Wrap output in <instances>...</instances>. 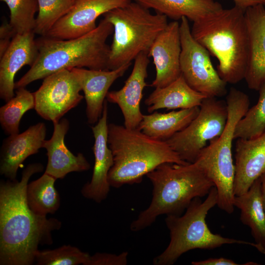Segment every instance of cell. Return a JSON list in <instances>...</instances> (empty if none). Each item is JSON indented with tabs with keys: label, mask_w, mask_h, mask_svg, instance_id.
<instances>
[{
	"label": "cell",
	"mask_w": 265,
	"mask_h": 265,
	"mask_svg": "<svg viewBox=\"0 0 265 265\" xmlns=\"http://www.w3.org/2000/svg\"><path fill=\"white\" fill-rule=\"evenodd\" d=\"M113 32L112 25L104 18L92 31L81 36L59 39L46 36L36 40L38 53L30 69L15 83V89L63 69L86 68L108 70L110 46L108 37Z\"/></svg>",
	"instance_id": "7a4b0ae2"
},
{
	"label": "cell",
	"mask_w": 265,
	"mask_h": 265,
	"mask_svg": "<svg viewBox=\"0 0 265 265\" xmlns=\"http://www.w3.org/2000/svg\"><path fill=\"white\" fill-rule=\"evenodd\" d=\"M260 177L247 192L235 196L234 205L240 211V219L251 229L256 249L265 255V212L261 197Z\"/></svg>",
	"instance_id": "cb8c5ba5"
},
{
	"label": "cell",
	"mask_w": 265,
	"mask_h": 265,
	"mask_svg": "<svg viewBox=\"0 0 265 265\" xmlns=\"http://www.w3.org/2000/svg\"><path fill=\"white\" fill-rule=\"evenodd\" d=\"M148 9L174 21L186 17L193 22L221 11L222 5L214 0H134Z\"/></svg>",
	"instance_id": "603a6c76"
},
{
	"label": "cell",
	"mask_w": 265,
	"mask_h": 265,
	"mask_svg": "<svg viewBox=\"0 0 265 265\" xmlns=\"http://www.w3.org/2000/svg\"><path fill=\"white\" fill-rule=\"evenodd\" d=\"M261 197L263 208L265 212V173H264L261 177Z\"/></svg>",
	"instance_id": "d590c367"
},
{
	"label": "cell",
	"mask_w": 265,
	"mask_h": 265,
	"mask_svg": "<svg viewBox=\"0 0 265 265\" xmlns=\"http://www.w3.org/2000/svg\"><path fill=\"white\" fill-rule=\"evenodd\" d=\"M237 6L245 10L247 8L258 4L265 5V0H233Z\"/></svg>",
	"instance_id": "e575fe53"
},
{
	"label": "cell",
	"mask_w": 265,
	"mask_h": 265,
	"mask_svg": "<svg viewBox=\"0 0 265 265\" xmlns=\"http://www.w3.org/2000/svg\"><path fill=\"white\" fill-rule=\"evenodd\" d=\"M17 89L15 96L0 108V125L8 135L19 133L20 122L24 114L35 107L33 93L25 87Z\"/></svg>",
	"instance_id": "4316f807"
},
{
	"label": "cell",
	"mask_w": 265,
	"mask_h": 265,
	"mask_svg": "<svg viewBox=\"0 0 265 265\" xmlns=\"http://www.w3.org/2000/svg\"><path fill=\"white\" fill-rule=\"evenodd\" d=\"M245 11L234 6L193 22V38L218 61L217 73L227 83L244 79L248 55Z\"/></svg>",
	"instance_id": "5b68a950"
},
{
	"label": "cell",
	"mask_w": 265,
	"mask_h": 265,
	"mask_svg": "<svg viewBox=\"0 0 265 265\" xmlns=\"http://www.w3.org/2000/svg\"><path fill=\"white\" fill-rule=\"evenodd\" d=\"M46 133L45 123L39 122L4 139L0 153V174L10 180H16L19 167L25 160L43 148Z\"/></svg>",
	"instance_id": "2e32d148"
},
{
	"label": "cell",
	"mask_w": 265,
	"mask_h": 265,
	"mask_svg": "<svg viewBox=\"0 0 265 265\" xmlns=\"http://www.w3.org/2000/svg\"><path fill=\"white\" fill-rule=\"evenodd\" d=\"M235 152L234 191L239 196L265 173V131L255 138L237 139Z\"/></svg>",
	"instance_id": "ffe728a7"
},
{
	"label": "cell",
	"mask_w": 265,
	"mask_h": 265,
	"mask_svg": "<svg viewBox=\"0 0 265 265\" xmlns=\"http://www.w3.org/2000/svg\"><path fill=\"white\" fill-rule=\"evenodd\" d=\"M228 117L222 134L209 141L193 163L212 182L218 194L217 205L231 213L234 210L235 167L232 153L234 131L238 121L249 109L247 95L234 87L226 97Z\"/></svg>",
	"instance_id": "8992f818"
},
{
	"label": "cell",
	"mask_w": 265,
	"mask_h": 265,
	"mask_svg": "<svg viewBox=\"0 0 265 265\" xmlns=\"http://www.w3.org/2000/svg\"><path fill=\"white\" fill-rule=\"evenodd\" d=\"M131 63L114 70H95L74 68V74L83 92L86 103V114L90 124L97 123L101 117L108 90L113 83L123 76Z\"/></svg>",
	"instance_id": "e0dca14e"
},
{
	"label": "cell",
	"mask_w": 265,
	"mask_h": 265,
	"mask_svg": "<svg viewBox=\"0 0 265 265\" xmlns=\"http://www.w3.org/2000/svg\"><path fill=\"white\" fill-rule=\"evenodd\" d=\"M16 34L9 23L2 24L0 27V57L6 52Z\"/></svg>",
	"instance_id": "d6a6232c"
},
{
	"label": "cell",
	"mask_w": 265,
	"mask_h": 265,
	"mask_svg": "<svg viewBox=\"0 0 265 265\" xmlns=\"http://www.w3.org/2000/svg\"><path fill=\"white\" fill-rule=\"evenodd\" d=\"M56 179L44 173L40 178L28 183L26 198L30 209L35 213L45 216L53 214L60 205L59 194L55 189Z\"/></svg>",
	"instance_id": "484cf974"
},
{
	"label": "cell",
	"mask_w": 265,
	"mask_h": 265,
	"mask_svg": "<svg viewBox=\"0 0 265 265\" xmlns=\"http://www.w3.org/2000/svg\"><path fill=\"white\" fill-rule=\"evenodd\" d=\"M90 257L76 247L64 245L52 250H38L35 263L38 265H87Z\"/></svg>",
	"instance_id": "4dcf8cb0"
},
{
	"label": "cell",
	"mask_w": 265,
	"mask_h": 265,
	"mask_svg": "<svg viewBox=\"0 0 265 265\" xmlns=\"http://www.w3.org/2000/svg\"><path fill=\"white\" fill-rule=\"evenodd\" d=\"M218 194L213 186L202 201L194 198L182 215H168L165 221L170 240L166 249L153 260L155 265H172L184 253L195 249L211 250L228 244H241L256 248L255 243L224 237L213 233L206 218L209 211L217 205Z\"/></svg>",
	"instance_id": "52a82bcc"
},
{
	"label": "cell",
	"mask_w": 265,
	"mask_h": 265,
	"mask_svg": "<svg viewBox=\"0 0 265 265\" xmlns=\"http://www.w3.org/2000/svg\"><path fill=\"white\" fill-rule=\"evenodd\" d=\"M81 91L70 70H59L45 77L40 87L33 93L34 109L44 119L58 122L83 99Z\"/></svg>",
	"instance_id": "8fae6325"
},
{
	"label": "cell",
	"mask_w": 265,
	"mask_h": 265,
	"mask_svg": "<svg viewBox=\"0 0 265 265\" xmlns=\"http://www.w3.org/2000/svg\"><path fill=\"white\" fill-rule=\"evenodd\" d=\"M34 33L16 34L0 57V98L6 102L15 96L14 78L24 66L31 67L38 55Z\"/></svg>",
	"instance_id": "d6986e66"
},
{
	"label": "cell",
	"mask_w": 265,
	"mask_h": 265,
	"mask_svg": "<svg viewBox=\"0 0 265 265\" xmlns=\"http://www.w3.org/2000/svg\"><path fill=\"white\" fill-rule=\"evenodd\" d=\"M258 91L259 97L257 104L248 109L236 126L234 139L255 138L265 131V81Z\"/></svg>",
	"instance_id": "83f0119b"
},
{
	"label": "cell",
	"mask_w": 265,
	"mask_h": 265,
	"mask_svg": "<svg viewBox=\"0 0 265 265\" xmlns=\"http://www.w3.org/2000/svg\"><path fill=\"white\" fill-rule=\"evenodd\" d=\"M0 0L5 2L8 7L9 23L16 34L34 32L36 20L35 14L39 9L37 0Z\"/></svg>",
	"instance_id": "f1b7e54d"
},
{
	"label": "cell",
	"mask_w": 265,
	"mask_h": 265,
	"mask_svg": "<svg viewBox=\"0 0 265 265\" xmlns=\"http://www.w3.org/2000/svg\"><path fill=\"white\" fill-rule=\"evenodd\" d=\"M132 0H78L71 10L58 21L46 36L70 39L94 30L96 21L102 15L123 7Z\"/></svg>",
	"instance_id": "7c38bea8"
},
{
	"label": "cell",
	"mask_w": 265,
	"mask_h": 265,
	"mask_svg": "<svg viewBox=\"0 0 265 265\" xmlns=\"http://www.w3.org/2000/svg\"></svg>",
	"instance_id": "74e56055"
},
{
	"label": "cell",
	"mask_w": 265,
	"mask_h": 265,
	"mask_svg": "<svg viewBox=\"0 0 265 265\" xmlns=\"http://www.w3.org/2000/svg\"><path fill=\"white\" fill-rule=\"evenodd\" d=\"M149 9L132 0L104 15L113 26L108 70L131 63L141 53L148 54L153 43L168 24L166 16L152 14Z\"/></svg>",
	"instance_id": "ba28073f"
},
{
	"label": "cell",
	"mask_w": 265,
	"mask_h": 265,
	"mask_svg": "<svg viewBox=\"0 0 265 265\" xmlns=\"http://www.w3.org/2000/svg\"><path fill=\"white\" fill-rule=\"evenodd\" d=\"M193 265H238L232 260L223 258H209L199 261H193Z\"/></svg>",
	"instance_id": "836d02e7"
},
{
	"label": "cell",
	"mask_w": 265,
	"mask_h": 265,
	"mask_svg": "<svg viewBox=\"0 0 265 265\" xmlns=\"http://www.w3.org/2000/svg\"><path fill=\"white\" fill-rule=\"evenodd\" d=\"M197 116L184 129L165 140L182 160L194 162L208 141L220 136L227 123L226 102L216 97L202 101Z\"/></svg>",
	"instance_id": "9c48e42d"
},
{
	"label": "cell",
	"mask_w": 265,
	"mask_h": 265,
	"mask_svg": "<svg viewBox=\"0 0 265 265\" xmlns=\"http://www.w3.org/2000/svg\"><path fill=\"white\" fill-rule=\"evenodd\" d=\"M146 177L153 185L152 198L149 207L131 223L132 232L150 226L160 215H181L194 198L207 195L214 186L193 163H164Z\"/></svg>",
	"instance_id": "277c9868"
},
{
	"label": "cell",
	"mask_w": 265,
	"mask_h": 265,
	"mask_svg": "<svg viewBox=\"0 0 265 265\" xmlns=\"http://www.w3.org/2000/svg\"><path fill=\"white\" fill-rule=\"evenodd\" d=\"M199 110L200 107L196 106L168 113L156 111L143 115L137 129L151 137L165 141L186 127Z\"/></svg>",
	"instance_id": "d4e9b609"
},
{
	"label": "cell",
	"mask_w": 265,
	"mask_h": 265,
	"mask_svg": "<svg viewBox=\"0 0 265 265\" xmlns=\"http://www.w3.org/2000/svg\"><path fill=\"white\" fill-rule=\"evenodd\" d=\"M128 254L127 251L118 255L97 252L90 255L87 265H126L128 263Z\"/></svg>",
	"instance_id": "1f68e13d"
},
{
	"label": "cell",
	"mask_w": 265,
	"mask_h": 265,
	"mask_svg": "<svg viewBox=\"0 0 265 265\" xmlns=\"http://www.w3.org/2000/svg\"><path fill=\"white\" fill-rule=\"evenodd\" d=\"M207 97L192 89L182 75L169 85L157 88L145 99L147 111L159 109H186L200 106Z\"/></svg>",
	"instance_id": "7402d4cb"
},
{
	"label": "cell",
	"mask_w": 265,
	"mask_h": 265,
	"mask_svg": "<svg viewBox=\"0 0 265 265\" xmlns=\"http://www.w3.org/2000/svg\"><path fill=\"white\" fill-rule=\"evenodd\" d=\"M43 169L40 163H30L23 170L20 181H0V265L33 264L39 245L52 244V232L61 227L58 219L35 213L27 203L28 181Z\"/></svg>",
	"instance_id": "6da1fadb"
},
{
	"label": "cell",
	"mask_w": 265,
	"mask_h": 265,
	"mask_svg": "<svg viewBox=\"0 0 265 265\" xmlns=\"http://www.w3.org/2000/svg\"><path fill=\"white\" fill-rule=\"evenodd\" d=\"M78 0H37L38 12L34 33L45 36L55 24L67 14Z\"/></svg>",
	"instance_id": "f546056e"
},
{
	"label": "cell",
	"mask_w": 265,
	"mask_h": 265,
	"mask_svg": "<svg viewBox=\"0 0 265 265\" xmlns=\"http://www.w3.org/2000/svg\"><path fill=\"white\" fill-rule=\"evenodd\" d=\"M107 143L113 157L108 182L116 188L141 183L144 176L162 163H190L182 160L165 141L124 125L108 124Z\"/></svg>",
	"instance_id": "3957f363"
},
{
	"label": "cell",
	"mask_w": 265,
	"mask_h": 265,
	"mask_svg": "<svg viewBox=\"0 0 265 265\" xmlns=\"http://www.w3.org/2000/svg\"><path fill=\"white\" fill-rule=\"evenodd\" d=\"M247 8L244 16L248 34V55L244 79L248 87L258 91L265 81V7Z\"/></svg>",
	"instance_id": "ac0fdd59"
},
{
	"label": "cell",
	"mask_w": 265,
	"mask_h": 265,
	"mask_svg": "<svg viewBox=\"0 0 265 265\" xmlns=\"http://www.w3.org/2000/svg\"><path fill=\"white\" fill-rule=\"evenodd\" d=\"M148 54L141 53L135 58L132 70L122 88L108 92L106 100L117 104L124 120V126L129 129H137L143 115L140 110L143 91L147 86L146 79L150 62Z\"/></svg>",
	"instance_id": "9a60e30c"
},
{
	"label": "cell",
	"mask_w": 265,
	"mask_h": 265,
	"mask_svg": "<svg viewBox=\"0 0 265 265\" xmlns=\"http://www.w3.org/2000/svg\"><path fill=\"white\" fill-rule=\"evenodd\" d=\"M53 124L52 136L43 145L48 156L45 173L57 179L64 178L71 172L89 170L90 164L84 156L80 153L74 155L65 145L64 138L69 129V121L62 118Z\"/></svg>",
	"instance_id": "44dd1931"
},
{
	"label": "cell",
	"mask_w": 265,
	"mask_h": 265,
	"mask_svg": "<svg viewBox=\"0 0 265 265\" xmlns=\"http://www.w3.org/2000/svg\"><path fill=\"white\" fill-rule=\"evenodd\" d=\"M107 101L105 100L103 113L97 123L91 127L94 138L92 150L95 161L90 182L81 189L82 196L100 203L105 200L110 190L108 172L113 164V157L107 143Z\"/></svg>",
	"instance_id": "4fadbf2b"
},
{
	"label": "cell",
	"mask_w": 265,
	"mask_h": 265,
	"mask_svg": "<svg viewBox=\"0 0 265 265\" xmlns=\"http://www.w3.org/2000/svg\"><path fill=\"white\" fill-rule=\"evenodd\" d=\"M180 67L186 82L207 97L225 95L227 83L214 68L208 51L193 38L186 17L180 20Z\"/></svg>",
	"instance_id": "30bf717a"
},
{
	"label": "cell",
	"mask_w": 265,
	"mask_h": 265,
	"mask_svg": "<svg viewBox=\"0 0 265 265\" xmlns=\"http://www.w3.org/2000/svg\"></svg>",
	"instance_id": "8d00e7d4"
},
{
	"label": "cell",
	"mask_w": 265,
	"mask_h": 265,
	"mask_svg": "<svg viewBox=\"0 0 265 265\" xmlns=\"http://www.w3.org/2000/svg\"><path fill=\"white\" fill-rule=\"evenodd\" d=\"M181 44L180 23H168L153 43L148 53L155 66L156 75L150 86L155 88L166 86L181 75L180 58Z\"/></svg>",
	"instance_id": "5bb4252c"
}]
</instances>
